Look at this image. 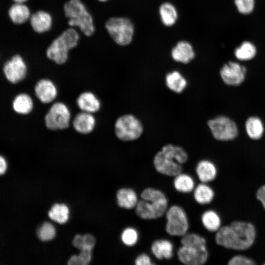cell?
Instances as JSON below:
<instances>
[{
    "label": "cell",
    "instance_id": "obj_1",
    "mask_svg": "<svg viewBox=\"0 0 265 265\" xmlns=\"http://www.w3.org/2000/svg\"><path fill=\"white\" fill-rule=\"evenodd\" d=\"M256 237L254 226L249 222H233L230 226L221 227L215 236L216 243L224 248L245 250L253 243Z\"/></svg>",
    "mask_w": 265,
    "mask_h": 265
},
{
    "label": "cell",
    "instance_id": "obj_2",
    "mask_svg": "<svg viewBox=\"0 0 265 265\" xmlns=\"http://www.w3.org/2000/svg\"><path fill=\"white\" fill-rule=\"evenodd\" d=\"M141 200L135 207L136 214L144 220H153L161 217L168 209V200L161 190L148 187L140 193Z\"/></svg>",
    "mask_w": 265,
    "mask_h": 265
},
{
    "label": "cell",
    "instance_id": "obj_3",
    "mask_svg": "<svg viewBox=\"0 0 265 265\" xmlns=\"http://www.w3.org/2000/svg\"><path fill=\"white\" fill-rule=\"evenodd\" d=\"M181 246L177 252L179 261L186 265H202L209 258L206 240L194 233H186L180 240Z\"/></svg>",
    "mask_w": 265,
    "mask_h": 265
},
{
    "label": "cell",
    "instance_id": "obj_4",
    "mask_svg": "<svg viewBox=\"0 0 265 265\" xmlns=\"http://www.w3.org/2000/svg\"><path fill=\"white\" fill-rule=\"evenodd\" d=\"M65 16L70 26H78L86 36L93 34L95 26L92 16L80 0H69L64 5Z\"/></svg>",
    "mask_w": 265,
    "mask_h": 265
},
{
    "label": "cell",
    "instance_id": "obj_5",
    "mask_svg": "<svg viewBox=\"0 0 265 265\" xmlns=\"http://www.w3.org/2000/svg\"><path fill=\"white\" fill-rule=\"evenodd\" d=\"M79 35L73 28H68L56 38L46 51L47 57L58 64H62L68 58L69 51L77 46Z\"/></svg>",
    "mask_w": 265,
    "mask_h": 265
},
{
    "label": "cell",
    "instance_id": "obj_6",
    "mask_svg": "<svg viewBox=\"0 0 265 265\" xmlns=\"http://www.w3.org/2000/svg\"><path fill=\"white\" fill-rule=\"evenodd\" d=\"M141 121L135 115L126 114L119 116L114 124V132L118 139L130 142L139 138L144 132Z\"/></svg>",
    "mask_w": 265,
    "mask_h": 265
},
{
    "label": "cell",
    "instance_id": "obj_7",
    "mask_svg": "<svg viewBox=\"0 0 265 265\" xmlns=\"http://www.w3.org/2000/svg\"><path fill=\"white\" fill-rule=\"evenodd\" d=\"M105 27L113 40L119 45H128L132 42L134 26L129 19L111 18L106 23Z\"/></svg>",
    "mask_w": 265,
    "mask_h": 265
},
{
    "label": "cell",
    "instance_id": "obj_8",
    "mask_svg": "<svg viewBox=\"0 0 265 265\" xmlns=\"http://www.w3.org/2000/svg\"><path fill=\"white\" fill-rule=\"evenodd\" d=\"M166 232L171 236L182 237L187 233L189 222L186 213L180 206L172 205L165 213Z\"/></svg>",
    "mask_w": 265,
    "mask_h": 265
},
{
    "label": "cell",
    "instance_id": "obj_9",
    "mask_svg": "<svg viewBox=\"0 0 265 265\" xmlns=\"http://www.w3.org/2000/svg\"><path fill=\"white\" fill-rule=\"evenodd\" d=\"M207 126L214 139L227 141L235 139L238 135L236 124L230 118L219 115L208 120Z\"/></svg>",
    "mask_w": 265,
    "mask_h": 265
},
{
    "label": "cell",
    "instance_id": "obj_10",
    "mask_svg": "<svg viewBox=\"0 0 265 265\" xmlns=\"http://www.w3.org/2000/svg\"><path fill=\"white\" fill-rule=\"evenodd\" d=\"M71 118L69 108L60 102L53 103L45 116L46 127L52 131L62 130L68 128Z\"/></svg>",
    "mask_w": 265,
    "mask_h": 265
},
{
    "label": "cell",
    "instance_id": "obj_11",
    "mask_svg": "<svg viewBox=\"0 0 265 265\" xmlns=\"http://www.w3.org/2000/svg\"><path fill=\"white\" fill-rule=\"evenodd\" d=\"M154 167L159 173L169 177H175L182 172V165L170 156L160 150L156 153L153 159Z\"/></svg>",
    "mask_w": 265,
    "mask_h": 265
},
{
    "label": "cell",
    "instance_id": "obj_12",
    "mask_svg": "<svg viewBox=\"0 0 265 265\" xmlns=\"http://www.w3.org/2000/svg\"><path fill=\"white\" fill-rule=\"evenodd\" d=\"M3 71L6 79L10 82L16 84L26 78L27 66L23 58L19 54H16L5 62Z\"/></svg>",
    "mask_w": 265,
    "mask_h": 265
},
{
    "label": "cell",
    "instance_id": "obj_13",
    "mask_svg": "<svg viewBox=\"0 0 265 265\" xmlns=\"http://www.w3.org/2000/svg\"><path fill=\"white\" fill-rule=\"evenodd\" d=\"M246 68L238 62L229 61L220 70V76L224 83L230 86H238L245 79Z\"/></svg>",
    "mask_w": 265,
    "mask_h": 265
},
{
    "label": "cell",
    "instance_id": "obj_14",
    "mask_svg": "<svg viewBox=\"0 0 265 265\" xmlns=\"http://www.w3.org/2000/svg\"><path fill=\"white\" fill-rule=\"evenodd\" d=\"M36 96L43 104L53 102L57 96V89L55 84L50 80L41 79L34 87Z\"/></svg>",
    "mask_w": 265,
    "mask_h": 265
},
{
    "label": "cell",
    "instance_id": "obj_15",
    "mask_svg": "<svg viewBox=\"0 0 265 265\" xmlns=\"http://www.w3.org/2000/svg\"><path fill=\"white\" fill-rule=\"evenodd\" d=\"M72 124L77 132L87 134L91 133L94 129L96 119L92 113L81 111L75 116Z\"/></svg>",
    "mask_w": 265,
    "mask_h": 265
},
{
    "label": "cell",
    "instance_id": "obj_16",
    "mask_svg": "<svg viewBox=\"0 0 265 265\" xmlns=\"http://www.w3.org/2000/svg\"><path fill=\"white\" fill-rule=\"evenodd\" d=\"M173 59L178 62L187 64L195 57V52L191 45L188 42H179L171 51Z\"/></svg>",
    "mask_w": 265,
    "mask_h": 265
},
{
    "label": "cell",
    "instance_id": "obj_17",
    "mask_svg": "<svg viewBox=\"0 0 265 265\" xmlns=\"http://www.w3.org/2000/svg\"><path fill=\"white\" fill-rule=\"evenodd\" d=\"M29 20L33 30L39 33L49 31L52 26L51 15L43 10L38 11L31 15Z\"/></svg>",
    "mask_w": 265,
    "mask_h": 265
},
{
    "label": "cell",
    "instance_id": "obj_18",
    "mask_svg": "<svg viewBox=\"0 0 265 265\" xmlns=\"http://www.w3.org/2000/svg\"><path fill=\"white\" fill-rule=\"evenodd\" d=\"M77 104L81 111L92 114L98 111L101 106L99 99L90 91L81 93L77 99Z\"/></svg>",
    "mask_w": 265,
    "mask_h": 265
},
{
    "label": "cell",
    "instance_id": "obj_19",
    "mask_svg": "<svg viewBox=\"0 0 265 265\" xmlns=\"http://www.w3.org/2000/svg\"><path fill=\"white\" fill-rule=\"evenodd\" d=\"M195 172L201 183H208L215 178L217 169L212 161L209 159H203L197 162Z\"/></svg>",
    "mask_w": 265,
    "mask_h": 265
},
{
    "label": "cell",
    "instance_id": "obj_20",
    "mask_svg": "<svg viewBox=\"0 0 265 265\" xmlns=\"http://www.w3.org/2000/svg\"><path fill=\"white\" fill-rule=\"evenodd\" d=\"M151 251L159 260H169L173 256V245L166 239H156L152 243Z\"/></svg>",
    "mask_w": 265,
    "mask_h": 265
},
{
    "label": "cell",
    "instance_id": "obj_21",
    "mask_svg": "<svg viewBox=\"0 0 265 265\" xmlns=\"http://www.w3.org/2000/svg\"><path fill=\"white\" fill-rule=\"evenodd\" d=\"M165 83L170 91L180 94L184 92L187 86V80L179 72L174 70L168 72L165 76Z\"/></svg>",
    "mask_w": 265,
    "mask_h": 265
},
{
    "label": "cell",
    "instance_id": "obj_22",
    "mask_svg": "<svg viewBox=\"0 0 265 265\" xmlns=\"http://www.w3.org/2000/svg\"><path fill=\"white\" fill-rule=\"evenodd\" d=\"M8 15L11 22L16 25L26 23L31 16L30 10L25 3L17 2H14L10 7Z\"/></svg>",
    "mask_w": 265,
    "mask_h": 265
},
{
    "label": "cell",
    "instance_id": "obj_23",
    "mask_svg": "<svg viewBox=\"0 0 265 265\" xmlns=\"http://www.w3.org/2000/svg\"><path fill=\"white\" fill-rule=\"evenodd\" d=\"M117 203L119 207L126 209L135 207L138 200L135 191L130 188H122L116 193Z\"/></svg>",
    "mask_w": 265,
    "mask_h": 265
},
{
    "label": "cell",
    "instance_id": "obj_24",
    "mask_svg": "<svg viewBox=\"0 0 265 265\" xmlns=\"http://www.w3.org/2000/svg\"><path fill=\"white\" fill-rule=\"evenodd\" d=\"M12 107L16 113L26 115L29 114L33 109V101L28 94L25 93H20L14 99Z\"/></svg>",
    "mask_w": 265,
    "mask_h": 265
},
{
    "label": "cell",
    "instance_id": "obj_25",
    "mask_svg": "<svg viewBox=\"0 0 265 265\" xmlns=\"http://www.w3.org/2000/svg\"><path fill=\"white\" fill-rule=\"evenodd\" d=\"M214 193L213 189L206 183H201L195 187L193 197L195 201L200 205L210 204L213 199Z\"/></svg>",
    "mask_w": 265,
    "mask_h": 265
},
{
    "label": "cell",
    "instance_id": "obj_26",
    "mask_svg": "<svg viewBox=\"0 0 265 265\" xmlns=\"http://www.w3.org/2000/svg\"><path fill=\"white\" fill-rule=\"evenodd\" d=\"M176 190L183 193H188L193 191L195 183L188 174L182 172L174 177L173 182Z\"/></svg>",
    "mask_w": 265,
    "mask_h": 265
},
{
    "label": "cell",
    "instance_id": "obj_27",
    "mask_svg": "<svg viewBox=\"0 0 265 265\" xmlns=\"http://www.w3.org/2000/svg\"><path fill=\"white\" fill-rule=\"evenodd\" d=\"M160 150L164 153L173 157L178 163L183 165L188 159L186 150L182 146L172 143L164 145Z\"/></svg>",
    "mask_w": 265,
    "mask_h": 265
},
{
    "label": "cell",
    "instance_id": "obj_28",
    "mask_svg": "<svg viewBox=\"0 0 265 265\" xmlns=\"http://www.w3.org/2000/svg\"><path fill=\"white\" fill-rule=\"evenodd\" d=\"M203 226L209 232L217 231L221 227V219L218 214L212 210L205 211L201 215Z\"/></svg>",
    "mask_w": 265,
    "mask_h": 265
},
{
    "label": "cell",
    "instance_id": "obj_29",
    "mask_svg": "<svg viewBox=\"0 0 265 265\" xmlns=\"http://www.w3.org/2000/svg\"><path fill=\"white\" fill-rule=\"evenodd\" d=\"M245 130L248 136L252 139H260L264 132L262 120L256 116L248 118L245 122Z\"/></svg>",
    "mask_w": 265,
    "mask_h": 265
},
{
    "label": "cell",
    "instance_id": "obj_30",
    "mask_svg": "<svg viewBox=\"0 0 265 265\" xmlns=\"http://www.w3.org/2000/svg\"><path fill=\"white\" fill-rule=\"evenodd\" d=\"M159 12L162 23L166 26L175 24L178 18V13L175 7L169 2H164L160 5Z\"/></svg>",
    "mask_w": 265,
    "mask_h": 265
},
{
    "label": "cell",
    "instance_id": "obj_31",
    "mask_svg": "<svg viewBox=\"0 0 265 265\" xmlns=\"http://www.w3.org/2000/svg\"><path fill=\"white\" fill-rule=\"evenodd\" d=\"M69 214V208L64 204L53 205L48 212L50 218L59 224H64L67 221Z\"/></svg>",
    "mask_w": 265,
    "mask_h": 265
},
{
    "label": "cell",
    "instance_id": "obj_32",
    "mask_svg": "<svg viewBox=\"0 0 265 265\" xmlns=\"http://www.w3.org/2000/svg\"><path fill=\"white\" fill-rule=\"evenodd\" d=\"M256 54L255 46L250 42L244 41L240 46L235 51L236 58L241 61H246L252 59Z\"/></svg>",
    "mask_w": 265,
    "mask_h": 265
},
{
    "label": "cell",
    "instance_id": "obj_33",
    "mask_svg": "<svg viewBox=\"0 0 265 265\" xmlns=\"http://www.w3.org/2000/svg\"><path fill=\"white\" fill-rule=\"evenodd\" d=\"M92 259V250L83 249L79 255L72 256L68 262L70 265H86L88 264Z\"/></svg>",
    "mask_w": 265,
    "mask_h": 265
},
{
    "label": "cell",
    "instance_id": "obj_34",
    "mask_svg": "<svg viewBox=\"0 0 265 265\" xmlns=\"http://www.w3.org/2000/svg\"><path fill=\"white\" fill-rule=\"evenodd\" d=\"M38 238L42 241L50 240L54 238L55 235V229L50 223H44L37 231Z\"/></svg>",
    "mask_w": 265,
    "mask_h": 265
},
{
    "label": "cell",
    "instance_id": "obj_35",
    "mask_svg": "<svg viewBox=\"0 0 265 265\" xmlns=\"http://www.w3.org/2000/svg\"><path fill=\"white\" fill-rule=\"evenodd\" d=\"M123 243L129 246L134 245L138 239V234L136 229L132 227L125 229L121 234Z\"/></svg>",
    "mask_w": 265,
    "mask_h": 265
},
{
    "label": "cell",
    "instance_id": "obj_36",
    "mask_svg": "<svg viewBox=\"0 0 265 265\" xmlns=\"http://www.w3.org/2000/svg\"><path fill=\"white\" fill-rule=\"evenodd\" d=\"M238 12L243 14L251 13L254 7V0H234Z\"/></svg>",
    "mask_w": 265,
    "mask_h": 265
},
{
    "label": "cell",
    "instance_id": "obj_37",
    "mask_svg": "<svg viewBox=\"0 0 265 265\" xmlns=\"http://www.w3.org/2000/svg\"><path fill=\"white\" fill-rule=\"evenodd\" d=\"M228 264L230 265H253L255 263L253 260L244 256L237 255L229 260Z\"/></svg>",
    "mask_w": 265,
    "mask_h": 265
},
{
    "label": "cell",
    "instance_id": "obj_38",
    "mask_svg": "<svg viewBox=\"0 0 265 265\" xmlns=\"http://www.w3.org/2000/svg\"><path fill=\"white\" fill-rule=\"evenodd\" d=\"M136 265H153L154 263L152 262L150 256L145 253H142L138 255L134 261Z\"/></svg>",
    "mask_w": 265,
    "mask_h": 265
},
{
    "label": "cell",
    "instance_id": "obj_39",
    "mask_svg": "<svg viewBox=\"0 0 265 265\" xmlns=\"http://www.w3.org/2000/svg\"><path fill=\"white\" fill-rule=\"evenodd\" d=\"M83 249L92 250L96 243L95 237L91 234H87L83 236Z\"/></svg>",
    "mask_w": 265,
    "mask_h": 265
},
{
    "label": "cell",
    "instance_id": "obj_40",
    "mask_svg": "<svg viewBox=\"0 0 265 265\" xmlns=\"http://www.w3.org/2000/svg\"><path fill=\"white\" fill-rule=\"evenodd\" d=\"M73 244L77 248L81 250L83 247V236L77 235L73 240Z\"/></svg>",
    "mask_w": 265,
    "mask_h": 265
},
{
    "label": "cell",
    "instance_id": "obj_41",
    "mask_svg": "<svg viewBox=\"0 0 265 265\" xmlns=\"http://www.w3.org/2000/svg\"><path fill=\"white\" fill-rule=\"evenodd\" d=\"M257 199L260 201L265 209V185L259 188L256 194Z\"/></svg>",
    "mask_w": 265,
    "mask_h": 265
},
{
    "label": "cell",
    "instance_id": "obj_42",
    "mask_svg": "<svg viewBox=\"0 0 265 265\" xmlns=\"http://www.w3.org/2000/svg\"><path fill=\"white\" fill-rule=\"evenodd\" d=\"M7 163L5 159L0 155V175L4 174L7 169Z\"/></svg>",
    "mask_w": 265,
    "mask_h": 265
},
{
    "label": "cell",
    "instance_id": "obj_43",
    "mask_svg": "<svg viewBox=\"0 0 265 265\" xmlns=\"http://www.w3.org/2000/svg\"><path fill=\"white\" fill-rule=\"evenodd\" d=\"M14 2L17 3H25L28 0H12Z\"/></svg>",
    "mask_w": 265,
    "mask_h": 265
},
{
    "label": "cell",
    "instance_id": "obj_44",
    "mask_svg": "<svg viewBox=\"0 0 265 265\" xmlns=\"http://www.w3.org/2000/svg\"><path fill=\"white\" fill-rule=\"evenodd\" d=\"M99 0L100 1H102V2H105V1H106L108 0Z\"/></svg>",
    "mask_w": 265,
    "mask_h": 265
}]
</instances>
